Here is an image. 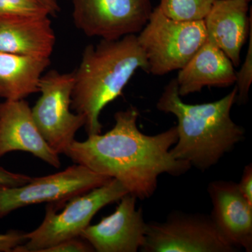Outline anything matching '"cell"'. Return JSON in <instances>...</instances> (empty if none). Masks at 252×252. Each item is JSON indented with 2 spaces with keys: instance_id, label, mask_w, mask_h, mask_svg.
Here are the masks:
<instances>
[{
  "instance_id": "obj_1",
  "label": "cell",
  "mask_w": 252,
  "mask_h": 252,
  "mask_svg": "<svg viewBox=\"0 0 252 252\" xmlns=\"http://www.w3.org/2000/svg\"><path fill=\"white\" fill-rule=\"evenodd\" d=\"M139 112L130 107L114 114L115 124L106 133L74 140L64 155L74 163L115 179L137 199L152 197L162 174L180 176L190 170L189 162L172 157L177 142L176 126L155 135L142 133L137 127Z\"/></svg>"
},
{
  "instance_id": "obj_2",
  "label": "cell",
  "mask_w": 252,
  "mask_h": 252,
  "mask_svg": "<svg viewBox=\"0 0 252 252\" xmlns=\"http://www.w3.org/2000/svg\"><path fill=\"white\" fill-rule=\"evenodd\" d=\"M236 99L235 86L230 94L215 102L187 104L179 94L176 79L170 81L157 107L160 112L173 114L178 122V138L170 149L172 157L205 171L243 141L245 129L230 117Z\"/></svg>"
},
{
  "instance_id": "obj_3",
  "label": "cell",
  "mask_w": 252,
  "mask_h": 252,
  "mask_svg": "<svg viewBox=\"0 0 252 252\" xmlns=\"http://www.w3.org/2000/svg\"><path fill=\"white\" fill-rule=\"evenodd\" d=\"M138 69L147 72L148 64L136 34L86 46L74 71L71 108L84 118L88 135L102 132L101 112L122 94Z\"/></svg>"
},
{
  "instance_id": "obj_4",
  "label": "cell",
  "mask_w": 252,
  "mask_h": 252,
  "mask_svg": "<svg viewBox=\"0 0 252 252\" xmlns=\"http://www.w3.org/2000/svg\"><path fill=\"white\" fill-rule=\"evenodd\" d=\"M127 193L121 182L112 179L100 187L68 200L59 213L54 204H49L41 225L25 233L26 243L16 247L13 252H42L64 240L79 238L101 209L119 201Z\"/></svg>"
},
{
  "instance_id": "obj_5",
  "label": "cell",
  "mask_w": 252,
  "mask_h": 252,
  "mask_svg": "<svg viewBox=\"0 0 252 252\" xmlns=\"http://www.w3.org/2000/svg\"><path fill=\"white\" fill-rule=\"evenodd\" d=\"M137 35L145 54L147 73L162 76L180 70L207 40L203 20L180 21L162 14L158 6Z\"/></svg>"
},
{
  "instance_id": "obj_6",
  "label": "cell",
  "mask_w": 252,
  "mask_h": 252,
  "mask_svg": "<svg viewBox=\"0 0 252 252\" xmlns=\"http://www.w3.org/2000/svg\"><path fill=\"white\" fill-rule=\"evenodd\" d=\"M74 84V72L50 70L41 76L39 84L41 95L31 108L41 135L59 155L65 153L75 140L77 131L85 124L82 116L70 110Z\"/></svg>"
},
{
  "instance_id": "obj_7",
  "label": "cell",
  "mask_w": 252,
  "mask_h": 252,
  "mask_svg": "<svg viewBox=\"0 0 252 252\" xmlns=\"http://www.w3.org/2000/svg\"><path fill=\"white\" fill-rule=\"evenodd\" d=\"M110 180L75 163L53 175L32 177L29 182L19 187L0 185V218L21 207L36 204L49 203L59 208L74 197Z\"/></svg>"
},
{
  "instance_id": "obj_8",
  "label": "cell",
  "mask_w": 252,
  "mask_h": 252,
  "mask_svg": "<svg viewBox=\"0 0 252 252\" xmlns=\"http://www.w3.org/2000/svg\"><path fill=\"white\" fill-rule=\"evenodd\" d=\"M144 252H234L211 217L175 212L162 223H147Z\"/></svg>"
},
{
  "instance_id": "obj_9",
  "label": "cell",
  "mask_w": 252,
  "mask_h": 252,
  "mask_svg": "<svg viewBox=\"0 0 252 252\" xmlns=\"http://www.w3.org/2000/svg\"><path fill=\"white\" fill-rule=\"evenodd\" d=\"M76 27L86 36L115 40L140 32L148 22L151 0H71Z\"/></svg>"
},
{
  "instance_id": "obj_10",
  "label": "cell",
  "mask_w": 252,
  "mask_h": 252,
  "mask_svg": "<svg viewBox=\"0 0 252 252\" xmlns=\"http://www.w3.org/2000/svg\"><path fill=\"white\" fill-rule=\"evenodd\" d=\"M137 198L126 194L119 200L115 211L103 217L97 224L89 225L80 237L94 252H136L145 240L147 223L142 209L136 208Z\"/></svg>"
},
{
  "instance_id": "obj_11",
  "label": "cell",
  "mask_w": 252,
  "mask_h": 252,
  "mask_svg": "<svg viewBox=\"0 0 252 252\" xmlns=\"http://www.w3.org/2000/svg\"><path fill=\"white\" fill-rule=\"evenodd\" d=\"M15 151L28 152L51 166L61 167L59 154L41 135L24 99L0 103V158Z\"/></svg>"
},
{
  "instance_id": "obj_12",
  "label": "cell",
  "mask_w": 252,
  "mask_h": 252,
  "mask_svg": "<svg viewBox=\"0 0 252 252\" xmlns=\"http://www.w3.org/2000/svg\"><path fill=\"white\" fill-rule=\"evenodd\" d=\"M211 218L225 240L235 248L252 251V206L239 190L238 184L215 181L208 186Z\"/></svg>"
},
{
  "instance_id": "obj_13",
  "label": "cell",
  "mask_w": 252,
  "mask_h": 252,
  "mask_svg": "<svg viewBox=\"0 0 252 252\" xmlns=\"http://www.w3.org/2000/svg\"><path fill=\"white\" fill-rule=\"evenodd\" d=\"M252 8L246 0H218L204 18L207 39L228 58L235 67L250 32Z\"/></svg>"
},
{
  "instance_id": "obj_14",
  "label": "cell",
  "mask_w": 252,
  "mask_h": 252,
  "mask_svg": "<svg viewBox=\"0 0 252 252\" xmlns=\"http://www.w3.org/2000/svg\"><path fill=\"white\" fill-rule=\"evenodd\" d=\"M180 97L200 92L205 87L225 88L236 81L234 65L226 55L207 39L177 79Z\"/></svg>"
},
{
  "instance_id": "obj_15",
  "label": "cell",
  "mask_w": 252,
  "mask_h": 252,
  "mask_svg": "<svg viewBox=\"0 0 252 252\" xmlns=\"http://www.w3.org/2000/svg\"><path fill=\"white\" fill-rule=\"evenodd\" d=\"M49 16L0 18V51L36 59H50L56 36Z\"/></svg>"
},
{
  "instance_id": "obj_16",
  "label": "cell",
  "mask_w": 252,
  "mask_h": 252,
  "mask_svg": "<svg viewBox=\"0 0 252 252\" xmlns=\"http://www.w3.org/2000/svg\"><path fill=\"white\" fill-rule=\"evenodd\" d=\"M50 59H36L0 51V99H24L39 92Z\"/></svg>"
},
{
  "instance_id": "obj_17",
  "label": "cell",
  "mask_w": 252,
  "mask_h": 252,
  "mask_svg": "<svg viewBox=\"0 0 252 252\" xmlns=\"http://www.w3.org/2000/svg\"><path fill=\"white\" fill-rule=\"evenodd\" d=\"M218 0H160L162 14L176 21H202Z\"/></svg>"
},
{
  "instance_id": "obj_18",
  "label": "cell",
  "mask_w": 252,
  "mask_h": 252,
  "mask_svg": "<svg viewBox=\"0 0 252 252\" xmlns=\"http://www.w3.org/2000/svg\"><path fill=\"white\" fill-rule=\"evenodd\" d=\"M39 0H0V18H31L51 16Z\"/></svg>"
},
{
  "instance_id": "obj_19",
  "label": "cell",
  "mask_w": 252,
  "mask_h": 252,
  "mask_svg": "<svg viewBox=\"0 0 252 252\" xmlns=\"http://www.w3.org/2000/svg\"><path fill=\"white\" fill-rule=\"evenodd\" d=\"M249 45L246 58L240 71L236 73V102L245 104L249 98V91L252 82V21L249 32Z\"/></svg>"
},
{
  "instance_id": "obj_20",
  "label": "cell",
  "mask_w": 252,
  "mask_h": 252,
  "mask_svg": "<svg viewBox=\"0 0 252 252\" xmlns=\"http://www.w3.org/2000/svg\"><path fill=\"white\" fill-rule=\"evenodd\" d=\"M92 252L94 249L86 240L81 238L68 239L43 250L42 252Z\"/></svg>"
},
{
  "instance_id": "obj_21",
  "label": "cell",
  "mask_w": 252,
  "mask_h": 252,
  "mask_svg": "<svg viewBox=\"0 0 252 252\" xmlns=\"http://www.w3.org/2000/svg\"><path fill=\"white\" fill-rule=\"evenodd\" d=\"M25 233L14 230L0 234V252H13L16 247L26 243Z\"/></svg>"
},
{
  "instance_id": "obj_22",
  "label": "cell",
  "mask_w": 252,
  "mask_h": 252,
  "mask_svg": "<svg viewBox=\"0 0 252 252\" xmlns=\"http://www.w3.org/2000/svg\"><path fill=\"white\" fill-rule=\"evenodd\" d=\"M31 179V176L9 171L4 167H0V185L19 187L26 185Z\"/></svg>"
},
{
  "instance_id": "obj_23",
  "label": "cell",
  "mask_w": 252,
  "mask_h": 252,
  "mask_svg": "<svg viewBox=\"0 0 252 252\" xmlns=\"http://www.w3.org/2000/svg\"><path fill=\"white\" fill-rule=\"evenodd\" d=\"M239 190L248 203L252 206V164L245 166L242 175L241 180L238 184Z\"/></svg>"
},
{
  "instance_id": "obj_24",
  "label": "cell",
  "mask_w": 252,
  "mask_h": 252,
  "mask_svg": "<svg viewBox=\"0 0 252 252\" xmlns=\"http://www.w3.org/2000/svg\"><path fill=\"white\" fill-rule=\"evenodd\" d=\"M39 1L50 10L52 16H54L59 12L60 6L58 3V0H39Z\"/></svg>"
},
{
  "instance_id": "obj_25",
  "label": "cell",
  "mask_w": 252,
  "mask_h": 252,
  "mask_svg": "<svg viewBox=\"0 0 252 252\" xmlns=\"http://www.w3.org/2000/svg\"><path fill=\"white\" fill-rule=\"evenodd\" d=\"M246 1H248L249 2H250V1H251V0H246Z\"/></svg>"
}]
</instances>
